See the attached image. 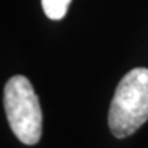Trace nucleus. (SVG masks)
<instances>
[{
  "instance_id": "nucleus-3",
  "label": "nucleus",
  "mask_w": 148,
  "mask_h": 148,
  "mask_svg": "<svg viewBox=\"0 0 148 148\" xmlns=\"http://www.w3.org/2000/svg\"><path fill=\"white\" fill-rule=\"evenodd\" d=\"M71 0H41L45 15L52 21H60L64 18Z\"/></svg>"
},
{
  "instance_id": "nucleus-2",
  "label": "nucleus",
  "mask_w": 148,
  "mask_h": 148,
  "mask_svg": "<svg viewBox=\"0 0 148 148\" xmlns=\"http://www.w3.org/2000/svg\"><path fill=\"white\" fill-rule=\"evenodd\" d=\"M4 108L12 133L21 143L34 145L41 138L42 114L30 81L23 75L11 77L4 86Z\"/></svg>"
},
{
  "instance_id": "nucleus-1",
  "label": "nucleus",
  "mask_w": 148,
  "mask_h": 148,
  "mask_svg": "<svg viewBox=\"0 0 148 148\" xmlns=\"http://www.w3.org/2000/svg\"><path fill=\"white\" fill-rule=\"evenodd\" d=\"M148 119V69L130 70L116 86L110 111L108 126L116 138H125Z\"/></svg>"
}]
</instances>
